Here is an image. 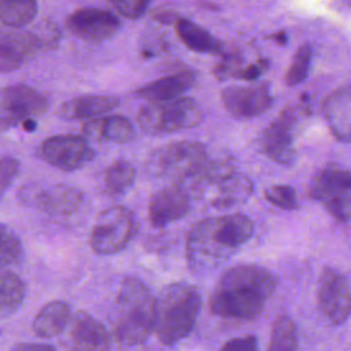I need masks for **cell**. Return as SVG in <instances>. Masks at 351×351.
I'll return each instance as SVG.
<instances>
[{"label":"cell","mask_w":351,"mask_h":351,"mask_svg":"<svg viewBox=\"0 0 351 351\" xmlns=\"http://www.w3.org/2000/svg\"><path fill=\"white\" fill-rule=\"evenodd\" d=\"M254 232L251 219L244 214H226L200 219L185 237V256L193 271H207L228 261Z\"/></svg>","instance_id":"6da1fadb"},{"label":"cell","mask_w":351,"mask_h":351,"mask_svg":"<svg viewBox=\"0 0 351 351\" xmlns=\"http://www.w3.org/2000/svg\"><path fill=\"white\" fill-rule=\"evenodd\" d=\"M276 287L277 278L265 267L247 263L232 266L221 276L211 293L210 310L222 318L254 319L262 313Z\"/></svg>","instance_id":"7a4b0ae2"},{"label":"cell","mask_w":351,"mask_h":351,"mask_svg":"<svg viewBox=\"0 0 351 351\" xmlns=\"http://www.w3.org/2000/svg\"><path fill=\"white\" fill-rule=\"evenodd\" d=\"M112 337L121 346L141 344L154 332L155 298L136 277H126L117 292L111 315Z\"/></svg>","instance_id":"3957f363"},{"label":"cell","mask_w":351,"mask_h":351,"mask_svg":"<svg viewBox=\"0 0 351 351\" xmlns=\"http://www.w3.org/2000/svg\"><path fill=\"white\" fill-rule=\"evenodd\" d=\"M202 307L200 295L189 284L165 287L155 299L154 332L165 346H173L193 329Z\"/></svg>","instance_id":"277c9868"},{"label":"cell","mask_w":351,"mask_h":351,"mask_svg":"<svg viewBox=\"0 0 351 351\" xmlns=\"http://www.w3.org/2000/svg\"><path fill=\"white\" fill-rule=\"evenodd\" d=\"M208 154L197 141H174L154 149L147 162L149 174L165 178L173 185L191 182L202 170Z\"/></svg>","instance_id":"5b68a950"},{"label":"cell","mask_w":351,"mask_h":351,"mask_svg":"<svg viewBox=\"0 0 351 351\" xmlns=\"http://www.w3.org/2000/svg\"><path fill=\"white\" fill-rule=\"evenodd\" d=\"M202 110L192 97H178L170 101L147 103L137 115L138 126L149 134L159 136L193 128L202 121Z\"/></svg>","instance_id":"8992f818"},{"label":"cell","mask_w":351,"mask_h":351,"mask_svg":"<svg viewBox=\"0 0 351 351\" xmlns=\"http://www.w3.org/2000/svg\"><path fill=\"white\" fill-rule=\"evenodd\" d=\"M60 33L49 22L30 30H0V71L10 73L22 67L36 52L56 44Z\"/></svg>","instance_id":"52a82bcc"},{"label":"cell","mask_w":351,"mask_h":351,"mask_svg":"<svg viewBox=\"0 0 351 351\" xmlns=\"http://www.w3.org/2000/svg\"><path fill=\"white\" fill-rule=\"evenodd\" d=\"M137 233V219L125 206H111L103 210L89 234L90 248L100 255L122 251Z\"/></svg>","instance_id":"ba28073f"},{"label":"cell","mask_w":351,"mask_h":351,"mask_svg":"<svg viewBox=\"0 0 351 351\" xmlns=\"http://www.w3.org/2000/svg\"><path fill=\"white\" fill-rule=\"evenodd\" d=\"M311 199L319 202L326 213L341 222L351 219V171L337 165L322 167L308 186Z\"/></svg>","instance_id":"9c48e42d"},{"label":"cell","mask_w":351,"mask_h":351,"mask_svg":"<svg viewBox=\"0 0 351 351\" xmlns=\"http://www.w3.org/2000/svg\"><path fill=\"white\" fill-rule=\"evenodd\" d=\"M49 97L29 85L15 84L0 89V129L25 126L47 111Z\"/></svg>","instance_id":"30bf717a"},{"label":"cell","mask_w":351,"mask_h":351,"mask_svg":"<svg viewBox=\"0 0 351 351\" xmlns=\"http://www.w3.org/2000/svg\"><path fill=\"white\" fill-rule=\"evenodd\" d=\"M298 110L284 108L261 133L258 145L263 155L282 166H292L296 160L295 133L298 128Z\"/></svg>","instance_id":"8fae6325"},{"label":"cell","mask_w":351,"mask_h":351,"mask_svg":"<svg viewBox=\"0 0 351 351\" xmlns=\"http://www.w3.org/2000/svg\"><path fill=\"white\" fill-rule=\"evenodd\" d=\"M32 203L52 219L70 222L81 218L86 210L85 193L71 185L53 184L32 193Z\"/></svg>","instance_id":"7c38bea8"},{"label":"cell","mask_w":351,"mask_h":351,"mask_svg":"<svg viewBox=\"0 0 351 351\" xmlns=\"http://www.w3.org/2000/svg\"><path fill=\"white\" fill-rule=\"evenodd\" d=\"M38 156L49 166L62 171H74L88 163L95 151L84 136L56 134L41 141Z\"/></svg>","instance_id":"4fadbf2b"},{"label":"cell","mask_w":351,"mask_h":351,"mask_svg":"<svg viewBox=\"0 0 351 351\" xmlns=\"http://www.w3.org/2000/svg\"><path fill=\"white\" fill-rule=\"evenodd\" d=\"M317 303L324 318L332 325H340L351 315V289L347 280L336 269L325 267L322 270Z\"/></svg>","instance_id":"5bb4252c"},{"label":"cell","mask_w":351,"mask_h":351,"mask_svg":"<svg viewBox=\"0 0 351 351\" xmlns=\"http://www.w3.org/2000/svg\"><path fill=\"white\" fill-rule=\"evenodd\" d=\"M118 16L101 7H81L74 10L66 19V27L75 37L86 43L99 44L110 40L118 30Z\"/></svg>","instance_id":"9a60e30c"},{"label":"cell","mask_w":351,"mask_h":351,"mask_svg":"<svg viewBox=\"0 0 351 351\" xmlns=\"http://www.w3.org/2000/svg\"><path fill=\"white\" fill-rule=\"evenodd\" d=\"M62 343L67 351H108L111 335L107 328L89 313L77 311L62 332Z\"/></svg>","instance_id":"2e32d148"},{"label":"cell","mask_w":351,"mask_h":351,"mask_svg":"<svg viewBox=\"0 0 351 351\" xmlns=\"http://www.w3.org/2000/svg\"><path fill=\"white\" fill-rule=\"evenodd\" d=\"M225 110L236 118H254L273 106V95L266 82L258 85H230L221 90Z\"/></svg>","instance_id":"e0dca14e"},{"label":"cell","mask_w":351,"mask_h":351,"mask_svg":"<svg viewBox=\"0 0 351 351\" xmlns=\"http://www.w3.org/2000/svg\"><path fill=\"white\" fill-rule=\"evenodd\" d=\"M191 206V199L185 188L171 185L156 191L148 203V217L155 228L166 225L182 218Z\"/></svg>","instance_id":"ac0fdd59"},{"label":"cell","mask_w":351,"mask_h":351,"mask_svg":"<svg viewBox=\"0 0 351 351\" xmlns=\"http://www.w3.org/2000/svg\"><path fill=\"white\" fill-rule=\"evenodd\" d=\"M322 112L330 133L337 140L351 144V82L325 97Z\"/></svg>","instance_id":"d6986e66"},{"label":"cell","mask_w":351,"mask_h":351,"mask_svg":"<svg viewBox=\"0 0 351 351\" xmlns=\"http://www.w3.org/2000/svg\"><path fill=\"white\" fill-rule=\"evenodd\" d=\"M196 73L191 70L177 71L174 74L158 78L143 85L136 93L145 99L148 103H160L170 101L178 97L195 86L196 84Z\"/></svg>","instance_id":"ffe728a7"},{"label":"cell","mask_w":351,"mask_h":351,"mask_svg":"<svg viewBox=\"0 0 351 351\" xmlns=\"http://www.w3.org/2000/svg\"><path fill=\"white\" fill-rule=\"evenodd\" d=\"M119 106V100L110 95H84L63 103L59 114L63 119L85 121L96 119Z\"/></svg>","instance_id":"44dd1931"},{"label":"cell","mask_w":351,"mask_h":351,"mask_svg":"<svg viewBox=\"0 0 351 351\" xmlns=\"http://www.w3.org/2000/svg\"><path fill=\"white\" fill-rule=\"evenodd\" d=\"M85 138L110 141L117 144L128 143L133 138L134 130L130 121L121 115H110L88 121L82 126Z\"/></svg>","instance_id":"7402d4cb"},{"label":"cell","mask_w":351,"mask_h":351,"mask_svg":"<svg viewBox=\"0 0 351 351\" xmlns=\"http://www.w3.org/2000/svg\"><path fill=\"white\" fill-rule=\"evenodd\" d=\"M71 314L70 306L66 302L52 300L38 310L33 318L32 329L36 336L43 339L60 336L66 329Z\"/></svg>","instance_id":"603a6c76"},{"label":"cell","mask_w":351,"mask_h":351,"mask_svg":"<svg viewBox=\"0 0 351 351\" xmlns=\"http://www.w3.org/2000/svg\"><path fill=\"white\" fill-rule=\"evenodd\" d=\"M174 29L178 38L193 52L199 53H219L222 43L200 25L178 16L174 22Z\"/></svg>","instance_id":"cb8c5ba5"},{"label":"cell","mask_w":351,"mask_h":351,"mask_svg":"<svg viewBox=\"0 0 351 351\" xmlns=\"http://www.w3.org/2000/svg\"><path fill=\"white\" fill-rule=\"evenodd\" d=\"M217 193L211 200V204L217 208H228L245 203L252 193V182L244 174L239 171L221 182L217 188Z\"/></svg>","instance_id":"d4e9b609"},{"label":"cell","mask_w":351,"mask_h":351,"mask_svg":"<svg viewBox=\"0 0 351 351\" xmlns=\"http://www.w3.org/2000/svg\"><path fill=\"white\" fill-rule=\"evenodd\" d=\"M26 299L23 280L10 270H0V321L14 315Z\"/></svg>","instance_id":"484cf974"},{"label":"cell","mask_w":351,"mask_h":351,"mask_svg":"<svg viewBox=\"0 0 351 351\" xmlns=\"http://www.w3.org/2000/svg\"><path fill=\"white\" fill-rule=\"evenodd\" d=\"M136 170L126 160H115L103 171V184L108 195L117 196L125 193L134 182Z\"/></svg>","instance_id":"4316f807"},{"label":"cell","mask_w":351,"mask_h":351,"mask_svg":"<svg viewBox=\"0 0 351 351\" xmlns=\"http://www.w3.org/2000/svg\"><path fill=\"white\" fill-rule=\"evenodd\" d=\"M37 15L33 0H0V22L11 29H21Z\"/></svg>","instance_id":"83f0119b"},{"label":"cell","mask_w":351,"mask_h":351,"mask_svg":"<svg viewBox=\"0 0 351 351\" xmlns=\"http://www.w3.org/2000/svg\"><path fill=\"white\" fill-rule=\"evenodd\" d=\"M298 329L292 318L280 315L274 319L266 351H296Z\"/></svg>","instance_id":"f1b7e54d"},{"label":"cell","mask_w":351,"mask_h":351,"mask_svg":"<svg viewBox=\"0 0 351 351\" xmlns=\"http://www.w3.org/2000/svg\"><path fill=\"white\" fill-rule=\"evenodd\" d=\"M23 255V245L18 234L7 225L0 223V270L15 265Z\"/></svg>","instance_id":"f546056e"},{"label":"cell","mask_w":351,"mask_h":351,"mask_svg":"<svg viewBox=\"0 0 351 351\" xmlns=\"http://www.w3.org/2000/svg\"><path fill=\"white\" fill-rule=\"evenodd\" d=\"M311 59L313 51L308 44H303L296 49L293 59L285 73V84L288 86L299 85L307 78L311 66Z\"/></svg>","instance_id":"4dcf8cb0"},{"label":"cell","mask_w":351,"mask_h":351,"mask_svg":"<svg viewBox=\"0 0 351 351\" xmlns=\"http://www.w3.org/2000/svg\"><path fill=\"white\" fill-rule=\"evenodd\" d=\"M265 199L282 210H296L299 207L296 192L291 185H271L263 192Z\"/></svg>","instance_id":"1f68e13d"},{"label":"cell","mask_w":351,"mask_h":351,"mask_svg":"<svg viewBox=\"0 0 351 351\" xmlns=\"http://www.w3.org/2000/svg\"><path fill=\"white\" fill-rule=\"evenodd\" d=\"M243 58L236 52L222 55L221 60L214 66L213 74L217 80L223 81L228 78H237L239 71L243 69Z\"/></svg>","instance_id":"d6a6232c"},{"label":"cell","mask_w":351,"mask_h":351,"mask_svg":"<svg viewBox=\"0 0 351 351\" xmlns=\"http://www.w3.org/2000/svg\"><path fill=\"white\" fill-rule=\"evenodd\" d=\"M21 169V163L16 158L11 155H4L0 158V196L8 189L14 182Z\"/></svg>","instance_id":"836d02e7"},{"label":"cell","mask_w":351,"mask_h":351,"mask_svg":"<svg viewBox=\"0 0 351 351\" xmlns=\"http://www.w3.org/2000/svg\"><path fill=\"white\" fill-rule=\"evenodd\" d=\"M111 5L125 18L128 19H138L141 18L148 7L149 3L148 1H143V0H133V1H112Z\"/></svg>","instance_id":"e575fe53"},{"label":"cell","mask_w":351,"mask_h":351,"mask_svg":"<svg viewBox=\"0 0 351 351\" xmlns=\"http://www.w3.org/2000/svg\"><path fill=\"white\" fill-rule=\"evenodd\" d=\"M219 351H258V340L252 335L233 337L228 340Z\"/></svg>","instance_id":"d590c367"},{"label":"cell","mask_w":351,"mask_h":351,"mask_svg":"<svg viewBox=\"0 0 351 351\" xmlns=\"http://www.w3.org/2000/svg\"><path fill=\"white\" fill-rule=\"evenodd\" d=\"M270 67V62L266 58H261L252 63H248L247 66H244L239 74L237 78L240 80H247V81H254L258 77H261L262 74H265L267 71V69Z\"/></svg>","instance_id":"8d00e7d4"},{"label":"cell","mask_w":351,"mask_h":351,"mask_svg":"<svg viewBox=\"0 0 351 351\" xmlns=\"http://www.w3.org/2000/svg\"><path fill=\"white\" fill-rule=\"evenodd\" d=\"M11 351H56L52 346L44 343H19Z\"/></svg>","instance_id":"74e56055"},{"label":"cell","mask_w":351,"mask_h":351,"mask_svg":"<svg viewBox=\"0 0 351 351\" xmlns=\"http://www.w3.org/2000/svg\"><path fill=\"white\" fill-rule=\"evenodd\" d=\"M269 38H271V40H274L277 44H280V45H284L285 43H287V34L284 33V32H277V33H274V34H270V36H267Z\"/></svg>","instance_id":"f35d334b"}]
</instances>
